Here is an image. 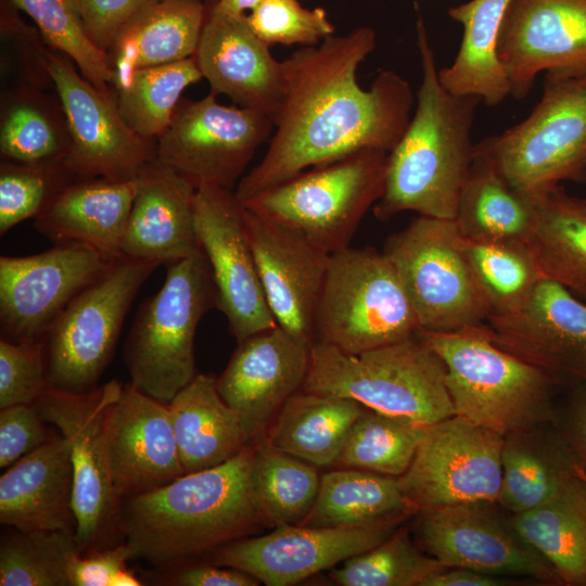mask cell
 I'll return each instance as SVG.
<instances>
[{
	"mask_svg": "<svg viewBox=\"0 0 586 586\" xmlns=\"http://www.w3.org/2000/svg\"><path fill=\"white\" fill-rule=\"evenodd\" d=\"M138 183V177L75 180L35 218V227L54 244L81 243L111 260L122 255V240Z\"/></svg>",
	"mask_w": 586,
	"mask_h": 586,
	"instance_id": "28",
	"label": "cell"
},
{
	"mask_svg": "<svg viewBox=\"0 0 586 586\" xmlns=\"http://www.w3.org/2000/svg\"><path fill=\"white\" fill-rule=\"evenodd\" d=\"M75 550L74 533L17 531L1 543L0 585L71 586L67 561Z\"/></svg>",
	"mask_w": 586,
	"mask_h": 586,
	"instance_id": "44",
	"label": "cell"
},
{
	"mask_svg": "<svg viewBox=\"0 0 586 586\" xmlns=\"http://www.w3.org/2000/svg\"><path fill=\"white\" fill-rule=\"evenodd\" d=\"M417 334L445 366L456 415L502 436L535 430L555 418L558 382L496 345L480 328Z\"/></svg>",
	"mask_w": 586,
	"mask_h": 586,
	"instance_id": "5",
	"label": "cell"
},
{
	"mask_svg": "<svg viewBox=\"0 0 586 586\" xmlns=\"http://www.w3.org/2000/svg\"><path fill=\"white\" fill-rule=\"evenodd\" d=\"M123 386L112 380L88 392L72 393L49 385L34 403L42 420L55 425L69 444L74 537L80 553L97 548L119 528L122 499L112 480L104 418Z\"/></svg>",
	"mask_w": 586,
	"mask_h": 586,
	"instance_id": "12",
	"label": "cell"
},
{
	"mask_svg": "<svg viewBox=\"0 0 586 586\" xmlns=\"http://www.w3.org/2000/svg\"><path fill=\"white\" fill-rule=\"evenodd\" d=\"M216 306V290L202 251L167 264L162 288L138 308L124 346L130 383L164 404L195 372L194 337L204 314Z\"/></svg>",
	"mask_w": 586,
	"mask_h": 586,
	"instance_id": "6",
	"label": "cell"
},
{
	"mask_svg": "<svg viewBox=\"0 0 586 586\" xmlns=\"http://www.w3.org/2000/svg\"><path fill=\"white\" fill-rule=\"evenodd\" d=\"M498 56L518 100L540 73L586 72V0H510Z\"/></svg>",
	"mask_w": 586,
	"mask_h": 586,
	"instance_id": "21",
	"label": "cell"
},
{
	"mask_svg": "<svg viewBox=\"0 0 586 586\" xmlns=\"http://www.w3.org/2000/svg\"><path fill=\"white\" fill-rule=\"evenodd\" d=\"M365 408L351 398L301 390L275 416L265 443L315 467L335 464Z\"/></svg>",
	"mask_w": 586,
	"mask_h": 586,
	"instance_id": "32",
	"label": "cell"
},
{
	"mask_svg": "<svg viewBox=\"0 0 586 586\" xmlns=\"http://www.w3.org/2000/svg\"><path fill=\"white\" fill-rule=\"evenodd\" d=\"M505 436L455 415L428 428L398 477L418 512L463 504H496Z\"/></svg>",
	"mask_w": 586,
	"mask_h": 586,
	"instance_id": "14",
	"label": "cell"
},
{
	"mask_svg": "<svg viewBox=\"0 0 586 586\" xmlns=\"http://www.w3.org/2000/svg\"><path fill=\"white\" fill-rule=\"evenodd\" d=\"M198 240L211 268L216 307L238 342L278 326L266 300L244 224L230 189L201 187L194 199Z\"/></svg>",
	"mask_w": 586,
	"mask_h": 586,
	"instance_id": "17",
	"label": "cell"
},
{
	"mask_svg": "<svg viewBox=\"0 0 586 586\" xmlns=\"http://www.w3.org/2000/svg\"><path fill=\"white\" fill-rule=\"evenodd\" d=\"M537 429L505 436L498 504L513 514L546 505L581 482L561 441H546Z\"/></svg>",
	"mask_w": 586,
	"mask_h": 586,
	"instance_id": "34",
	"label": "cell"
},
{
	"mask_svg": "<svg viewBox=\"0 0 586 586\" xmlns=\"http://www.w3.org/2000/svg\"><path fill=\"white\" fill-rule=\"evenodd\" d=\"M37 25L43 41L69 58L85 79L104 93H112L113 71L107 53L85 33L66 0H8Z\"/></svg>",
	"mask_w": 586,
	"mask_h": 586,
	"instance_id": "45",
	"label": "cell"
},
{
	"mask_svg": "<svg viewBox=\"0 0 586 586\" xmlns=\"http://www.w3.org/2000/svg\"><path fill=\"white\" fill-rule=\"evenodd\" d=\"M387 152L364 150L307 169L244 202L328 254L351 246L384 191Z\"/></svg>",
	"mask_w": 586,
	"mask_h": 586,
	"instance_id": "8",
	"label": "cell"
},
{
	"mask_svg": "<svg viewBox=\"0 0 586 586\" xmlns=\"http://www.w3.org/2000/svg\"><path fill=\"white\" fill-rule=\"evenodd\" d=\"M104 436L113 484L122 500L186 474L168 405L130 382L106 410Z\"/></svg>",
	"mask_w": 586,
	"mask_h": 586,
	"instance_id": "24",
	"label": "cell"
},
{
	"mask_svg": "<svg viewBox=\"0 0 586 586\" xmlns=\"http://www.w3.org/2000/svg\"><path fill=\"white\" fill-rule=\"evenodd\" d=\"M474 156L489 162L533 199L563 181L583 182L586 72L545 73L542 98L527 117L475 143Z\"/></svg>",
	"mask_w": 586,
	"mask_h": 586,
	"instance_id": "7",
	"label": "cell"
},
{
	"mask_svg": "<svg viewBox=\"0 0 586 586\" xmlns=\"http://www.w3.org/2000/svg\"><path fill=\"white\" fill-rule=\"evenodd\" d=\"M89 39L107 53L120 30L158 0H66Z\"/></svg>",
	"mask_w": 586,
	"mask_h": 586,
	"instance_id": "49",
	"label": "cell"
},
{
	"mask_svg": "<svg viewBox=\"0 0 586 586\" xmlns=\"http://www.w3.org/2000/svg\"><path fill=\"white\" fill-rule=\"evenodd\" d=\"M528 242L545 278L586 302V198L561 186L535 199Z\"/></svg>",
	"mask_w": 586,
	"mask_h": 586,
	"instance_id": "36",
	"label": "cell"
},
{
	"mask_svg": "<svg viewBox=\"0 0 586 586\" xmlns=\"http://www.w3.org/2000/svg\"><path fill=\"white\" fill-rule=\"evenodd\" d=\"M206 14L202 0H158L139 13L107 51L112 87L137 69L194 56Z\"/></svg>",
	"mask_w": 586,
	"mask_h": 586,
	"instance_id": "29",
	"label": "cell"
},
{
	"mask_svg": "<svg viewBox=\"0 0 586 586\" xmlns=\"http://www.w3.org/2000/svg\"><path fill=\"white\" fill-rule=\"evenodd\" d=\"M403 521L392 519L341 527L283 524L268 534L219 547L215 563L244 571L268 586L295 585L375 547Z\"/></svg>",
	"mask_w": 586,
	"mask_h": 586,
	"instance_id": "19",
	"label": "cell"
},
{
	"mask_svg": "<svg viewBox=\"0 0 586 586\" xmlns=\"http://www.w3.org/2000/svg\"><path fill=\"white\" fill-rule=\"evenodd\" d=\"M491 504H463L418 512L421 549L445 568H463L540 585H563L552 565Z\"/></svg>",
	"mask_w": 586,
	"mask_h": 586,
	"instance_id": "16",
	"label": "cell"
},
{
	"mask_svg": "<svg viewBox=\"0 0 586 586\" xmlns=\"http://www.w3.org/2000/svg\"><path fill=\"white\" fill-rule=\"evenodd\" d=\"M510 0H470L448 10L463 27L453 63L438 71L448 91L473 95L493 106L511 94L507 73L498 56V40Z\"/></svg>",
	"mask_w": 586,
	"mask_h": 586,
	"instance_id": "31",
	"label": "cell"
},
{
	"mask_svg": "<svg viewBox=\"0 0 586 586\" xmlns=\"http://www.w3.org/2000/svg\"><path fill=\"white\" fill-rule=\"evenodd\" d=\"M79 180L66 161L48 164H0V234L36 218L71 182Z\"/></svg>",
	"mask_w": 586,
	"mask_h": 586,
	"instance_id": "46",
	"label": "cell"
},
{
	"mask_svg": "<svg viewBox=\"0 0 586 586\" xmlns=\"http://www.w3.org/2000/svg\"><path fill=\"white\" fill-rule=\"evenodd\" d=\"M211 92L277 120L284 99L282 62L250 27L246 14L207 11L194 54Z\"/></svg>",
	"mask_w": 586,
	"mask_h": 586,
	"instance_id": "25",
	"label": "cell"
},
{
	"mask_svg": "<svg viewBox=\"0 0 586 586\" xmlns=\"http://www.w3.org/2000/svg\"><path fill=\"white\" fill-rule=\"evenodd\" d=\"M262 0H217L212 7L214 10L231 15L245 14V11L252 10Z\"/></svg>",
	"mask_w": 586,
	"mask_h": 586,
	"instance_id": "55",
	"label": "cell"
},
{
	"mask_svg": "<svg viewBox=\"0 0 586 586\" xmlns=\"http://www.w3.org/2000/svg\"><path fill=\"white\" fill-rule=\"evenodd\" d=\"M74 474L61 435L22 457L0 477V522L21 532L75 533Z\"/></svg>",
	"mask_w": 586,
	"mask_h": 586,
	"instance_id": "27",
	"label": "cell"
},
{
	"mask_svg": "<svg viewBox=\"0 0 586 586\" xmlns=\"http://www.w3.org/2000/svg\"><path fill=\"white\" fill-rule=\"evenodd\" d=\"M310 346L279 324L238 342L216 386L237 412L249 442L265 433L283 404L302 390Z\"/></svg>",
	"mask_w": 586,
	"mask_h": 586,
	"instance_id": "22",
	"label": "cell"
},
{
	"mask_svg": "<svg viewBox=\"0 0 586 586\" xmlns=\"http://www.w3.org/2000/svg\"><path fill=\"white\" fill-rule=\"evenodd\" d=\"M34 405H14L0 411V468L8 469L49 436Z\"/></svg>",
	"mask_w": 586,
	"mask_h": 586,
	"instance_id": "51",
	"label": "cell"
},
{
	"mask_svg": "<svg viewBox=\"0 0 586 586\" xmlns=\"http://www.w3.org/2000/svg\"><path fill=\"white\" fill-rule=\"evenodd\" d=\"M375 47V31L361 26L282 61L281 111L264 156L239 181L240 202L355 152H391L409 124L415 98L392 69L380 72L368 89L359 86L357 69Z\"/></svg>",
	"mask_w": 586,
	"mask_h": 586,
	"instance_id": "1",
	"label": "cell"
},
{
	"mask_svg": "<svg viewBox=\"0 0 586 586\" xmlns=\"http://www.w3.org/2000/svg\"><path fill=\"white\" fill-rule=\"evenodd\" d=\"M429 426L365 408L335 463L399 477L410 467Z\"/></svg>",
	"mask_w": 586,
	"mask_h": 586,
	"instance_id": "42",
	"label": "cell"
},
{
	"mask_svg": "<svg viewBox=\"0 0 586 586\" xmlns=\"http://www.w3.org/2000/svg\"><path fill=\"white\" fill-rule=\"evenodd\" d=\"M209 92L180 100L170 124L156 139V160L196 189H232L275 125L263 112L219 104Z\"/></svg>",
	"mask_w": 586,
	"mask_h": 586,
	"instance_id": "13",
	"label": "cell"
},
{
	"mask_svg": "<svg viewBox=\"0 0 586 586\" xmlns=\"http://www.w3.org/2000/svg\"><path fill=\"white\" fill-rule=\"evenodd\" d=\"M131 551L126 543L105 549H91L84 556L71 553L67 575L71 586H139L142 583L128 570Z\"/></svg>",
	"mask_w": 586,
	"mask_h": 586,
	"instance_id": "50",
	"label": "cell"
},
{
	"mask_svg": "<svg viewBox=\"0 0 586 586\" xmlns=\"http://www.w3.org/2000/svg\"><path fill=\"white\" fill-rule=\"evenodd\" d=\"M302 391L351 398L426 426L456 415L445 366L418 334L356 355L315 341Z\"/></svg>",
	"mask_w": 586,
	"mask_h": 586,
	"instance_id": "4",
	"label": "cell"
},
{
	"mask_svg": "<svg viewBox=\"0 0 586 586\" xmlns=\"http://www.w3.org/2000/svg\"><path fill=\"white\" fill-rule=\"evenodd\" d=\"M514 579L463 568H445L429 576L422 586H507Z\"/></svg>",
	"mask_w": 586,
	"mask_h": 586,
	"instance_id": "54",
	"label": "cell"
},
{
	"mask_svg": "<svg viewBox=\"0 0 586 586\" xmlns=\"http://www.w3.org/2000/svg\"><path fill=\"white\" fill-rule=\"evenodd\" d=\"M160 265L122 254L67 304L41 340L50 386L72 393L98 386L132 301Z\"/></svg>",
	"mask_w": 586,
	"mask_h": 586,
	"instance_id": "10",
	"label": "cell"
},
{
	"mask_svg": "<svg viewBox=\"0 0 586 586\" xmlns=\"http://www.w3.org/2000/svg\"><path fill=\"white\" fill-rule=\"evenodd\" d=\"M574 470L576 474L586 482V471L574 461Z\"/></svg>",
	"mask_w": 586,
	"mask_h": 586,
	"instance_id": "56",
	"label": "cell"
},
{
	"mask_svg": "<svg viewBox=\"0 0 586 586\" xmlns=\"http://www.w3.org/2000/svg\"><path fill=\"white\" fill-rule=\"evenodd\" d=\"M462 243L489 316L515 310L545 278L528 243L476 242L463 238Z\"/></svg>",
	"mask_w": 586,
	"mask_h": 586,
	"instance_id": "41",
	"label": "cell"
},
{
	"mask_svg": "<svg viewBox=\"0 0 586 586\" xmlns=\"http://www.w3.org/2000/svg\"><path fill=\"white\" fill-rule=\"evenodd\" d=\"M560 438L574 461L586 471V384H581L569 404Z\"/></svg>",
	"mask_w": 586,
	"mask_h": 586,
	"instance_id": "53",
	"label": "cell"
},
{
	"mask_svg": "<svg viewBox=\"0 0 586 586\" xmlns=\"http://www.w3.org/2000/svg\"><path fill=\"white\" fill-rule=\"evenodd\" d=\"M347 1H349V0H347Z\"/></svg>",
	"mask_w": 586,
	"mask_h": 586,
	"instance_id": "58",
	"label": "cell"
},
{
	"mask_svg": "<svg viewBox=\"0 0 586 586\" xmlns=\"http://www.w3.org/2000/svg\"><path fill=\"white\" fill-rule=\"evenodd\" d=\"M255 448L122 500L118 530L132 559L177 568L264 524L250 492Z\"/></svg>",
	"mask_w": 586,
	"mask_h": 586,
	"instance_id": "2",
	"label": "cell"
},
{
	"mask_svg": "<svg viewBox=\"0 0 586 586\" xmlns=\"http://www.w3.org/2000/svg\"><path fill=\"white\" fill-rule=\"evenodd\" d=\"M49 386L41 341L0 340V408L34 405Z\"/></svg>",
	"mask_w": 586,
	"mask_h": 586,
	"instance_id": "48",
	"label": "cell"
},
{
	"mask_svg": "<svg viewBox=\"0 0 586 586\" xmlns=\"http://www.w3.org/2000/svg\"><path fill=\"white\" fill-rule=\"evenodd\" d=\"M419 330L413 307L384 252L348 246L330 255L315 315V341L356 355Z\"/></svg>",
	"mask_w": 586,
	"mask_h": 586,
	"instance_id": "9",
	"label": "cell"
},
{
	"mask_svg": "<svg viewBox=\"0 0 586 586\" xmlns=\"http://www.w3.org/2000/svg\"><path fill=\"white\" fill-rule=\"evenodd\" d=\"M246 20L268 46H316L335 30L324 9H307L297 0H262Z\"/></svg>",
	"mask_w": 586,
	"mask_h": 586,
	"instance_id": "47",
	"label": "cell"
},
{
	"mask_svg": "<svg viewBox=\"0 0 586 586\" xmlns=\"http://www.w3.org/2000/svg\"><path fill=\"white\" fill-rule=\"evenodd\" d=\"M123 240V255L170 264L200 251L194 224L196 188L157 160L138 176Z\"/></svg>",
	"mask_w": 586,
	"mask_h": 586,
	"instance_id": "26",
	"label": "cell"
},
{
	"mask_svg": "<svg viewBox=\"0 0 586 586\" xmlns=\"http://www.w3.org/2000/svg\"><path fill=\"white\" fill-rule=\"evenodd\" d=\"M480 329L558 383L586 384V302L559 283L544 278L520 307Z\"/></svg>",
	"mask_w": 586,
	"mask_h": 586,
	"instance_id": "20",
	"label": "cell"
},
{
	"mask_svg": "<svg viewBox=\"0 0 586 586\" xmlns=\"http://www.w3.org/2000/svg\"><path fill=\"white\" fill-rule=\"evenodd\" d=\"M535 218V199L489 162L474 156L453 219L460 235L476 242L528 243Z\"/></svg>",
	"mask_w": 586,
	"mask_h": 586,
	"instance_id": "33",
	"label": "cell"
},
{
	"mask_svg": "<svg viewBox=\"0 0 586 586\" xmlns=\"http://www.w3.org/2000/svg\"><path fill=\"white\" fill-rule=\"evenodd\" d=\"M167 405L186 473L226 462L249 445L237 412L211 375L196 374Z\"/></svg>",
	"mask_w": 586,
	"mask_h": 586,
	"instance_id": "30",
	"label": "cell"
},
{
	"mask_svg": "<svg viewBox=\"0 0 586 586\" xmlns=\"http://www.w3.org/2000/svg\"><path fill=\"white\" fill-rule=\"evenodd\" d=\"M579 480L561 497L511 519L568 586H586V482Z\"/></svg>",
	"mask_w": 586,
	"mask_h": 586,
	"instance_id": "38",
	"label": "cell"
},
{
	"mask_svg": "<svg viewBox=\"0 0 586 586\" xmlns=\"http://www.w3.org/2000/svg\"><path fill=\"white\" fill-rule=\"evenodd\" d=\"M0 117L2 161L31 165L66 161L71 136L58 95L22 84L5 94Z\"/></svg>",
	"mask_w": 586,
	"mask_h": 586,
	"instance_id": "37",
	"label": "cell"
},
{
	"mask_svg": "<svg viewBox=\"0 0 586 586\" xmlns=\"http://www.w3.org/2000/svg\"><path fill=\"white\" fill-rule=\"evenodd\" d=\"M46 66L67 119L66 164L77 179L130 180L156 160V140L126 123L114 93L97 89L69 58L51 48L46 50Z\"/></svg>",
	"mask_w": 586,
	"mask_h": 586,
	"instance_id": "15",
	"label": "cell"
},
{
	"mask_svg": "<svg viewBox=\"0 0 586 586\" xmlns=\"http://www.w3.org/2000/svg\"><path fill=\"white\" fill-rule=\"evenodd\" d=\"M243 224L277 323L295 337L313 344L315 315L330 254L302 234L244 205Z\"/></svg>",
	"mask_w": 586,
	"mask_h": 586,
	"instance_id": "23",
	"label": "cell"
},
{
	"mask_svg": "<svg viewBox=\"0 0 586 586\" xmlns=\"http://www.w3.org/2000/svg\"><path fill=\"white\" fill-rule=\"evenodd\" d=\"M316 467L263 443L254 451L250 492L263 523L302 524L318 495Z\"/></svg>",
	"mask_w": 586,
	"mask_h": 586,
	"instance_id": "39",
	"label": "cell"
},
{
	"mask_svg": "<svg viewBox=\"0 0 586 586\" xmlns=\"http://www.w3.org/2000/svg\"><path fill=\"white\" fill-rule=\"evenodd\" d=\"M111 260L76 242L29 256H1V337L41 341L60 313Z\"/></svg>",
	"mask_w": 586,
	"mask_h": 586,
	"instance_id": "18",
	"label": "cell"
},
{
	"mask_svg": "<svg viewBox=\"0 0 586 586\" xmlns=\"http://www.w3.org/2000/svg\"><path fill=\"white\" fill-rule=\"evenodd\" d=\"M443 569L416 546L407 528L398 527L381 544L345 560L330 577L342 586H422Z\"/></svg>",
	"mask_w": 586,
	"mask_h": 586,
	"instance_id": "43",
	"label": "cell"
},
{
	"mask_svg": "<svg viewBox=\"0 0 586 586\" xmlns=\"http://www.w3.org/2000/svg\"><path fill=\"white\" fill-rule=\"evenodd\" d=\"M418 513L406 498L398 477L354 468L324 473L315 504L301 525L341 527L406 520Z\"/></svg>",
	"mask_w": 586,
	"mask_h": 586,
	"instance_id": "35",
	"label": "cell"
},
{
	"mask_svg": "<svg viewBox=\"0 0 586 586\" xmlns=\"http://www.w3.org/2000/svg\"><path fill=\"white\" fill-rule=\"evenodd\" d=\"M194 56L140 68L114 87L117 107L142 137L156 140L168 127L183 90L201 80Z\"/></svg>",
	"mask_w": 586,
	"mask_h": 586,
	"instance_id": "40",
	"label": "cell"
},
{
	"mask_svg": "<svg viewBox=\"0 0 586 586\" xmlns=\"http://www.w3.org/2000/svg\"><path fill=\"white\" fill-rule=\"evenodd\" d=\"M583 183H585V184H586V176H585V178H584V180H583Z\"/></svg>",
	"mask_w": 586,
	"mask_h": 586,
	"instance_id": "57",
	"label": "cell"
},
{
	"mask_svg": "<svg viewBox=\"0 0 586 586\" xmlns=\"http://www.w3.org/2000/svg\"><path fill=\"white\" fill-rule=\"evenodd\" d=\"M416 34L421 82L416 112L387 154L384 191L373 206L375 217L382 220L407 211L454 219L474 161L471 131L481 100L453 93L441 84L421 14Z\"/></svg>",
	"mask_w": 586,
	"mask_h": 586,
	"instance_id": "3",
	"label": "cell"
},
{
	"mask_svg": "<svg viewBox=\"0 0 586 586\" xmlns=\"http://www.w3.org/2000/svg\"><path fill=\"white\" fill-rule=\"evenodd\" d=\"M420 330L460 332L483 327L489 308L474 280L453 219L419 216L386 240Z\"/></svg>",
	"mask_w": 586,
	"mask_h": 586,
	"instance_id": "11",
	"label": "cell"
},
{
	"mask_svg": "<svg viewBox=\"0 0 586 586\" xmlns=\"http://www.w3.org/2000/svg\"><path fill=\"white\" fill-rule=\"evenodd\" d=\"M171 582L182 586H256L259 581L251 574L230 566H191L177 571Z\"/></svg>",
	"mask_w": 586,
	"mask_h": 586,
	"instance_id": "52",
	"label": "cell"
}]
</instances>
